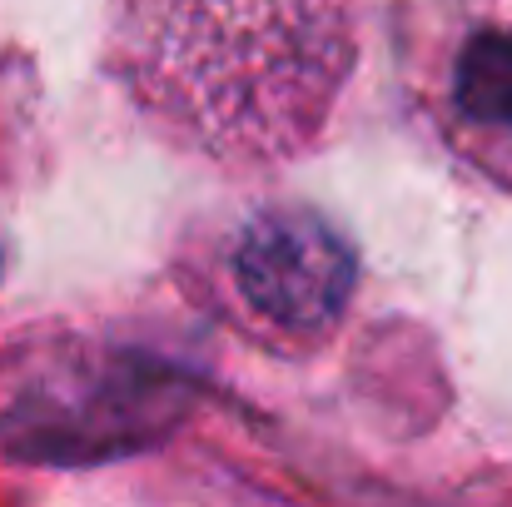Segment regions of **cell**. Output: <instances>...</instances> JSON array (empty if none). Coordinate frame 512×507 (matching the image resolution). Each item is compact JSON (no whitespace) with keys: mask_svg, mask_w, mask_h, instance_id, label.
Listing matches in <instances>:
<instances>
[{"mask_svg":"<svg viewBox=\"0 0 512 507\" xmlns=\"http://www.w3.org/2000/svg\"><path fill=\"white\" fill-rule=\"evenodd\" d=\"M348 0H110V70L174 150L229 174L314 155L353 75Z\"/></svg>","mask_w":512,"mask_h":507,"instance_id":"obj_1","label":"cell"},{"mask_svg":"<svg viewBox=\"0 0 512 507\" xmlns=\"http://www.w3.org/2000/svg\"><path fill=\"white\" fill-rule=\"evenodd\" d=\"M428 135L512 194V0H378Z\"/></svg>","mask_w":512,"mask_h":507,"instance_id":"obj_2","label":"cell"},{"mask_svg":"<svg viewBox=\"0 0 512 507\" xmlns=\"http://www.w3.org/2000/svg\"><path fill=\"white\" fill-rule=\"evenodd\" d=\"M0 269H5V254H0Z\"/></svg>","mask_w":512,"mask_h":507,"instance_id":"obj_4","label":"cell"},{"mask_svg":"<svg viewBox=\"0 0 512 507\" xmlns=\"http://www.w3.org/2000/svg\"><path fill=\"white\" fill-rule=\"evenodd\" d=\"M224 284L244 329L269 343L309 348L339 329L353 299V249L324 214L269 204L234 229Z\"/></svg>","mask_w":512,"mask_h":507,"instance_id":"obj_3","label":"cell"}]
</instances>
